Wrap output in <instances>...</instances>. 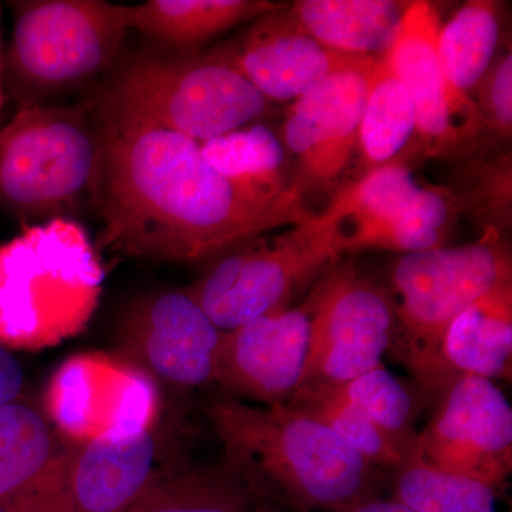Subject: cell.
Segmentation results:
<instances>
[{"mask_svg": "<svg viewBox=\"0 0 512 512\" xmlns=\"http://www.w3.org/2000/svg\"><path fill=\"white\" fill-rule=\"evenodd\" d=\"M103 126L94 201L103 221L94 244L99 254L201 261L316 215L295 187L266 197L229 180L191 138L161 128Z\"/></svg>", "mask_w": 512, "mask_h": 512, "instance_id": "6da1fadb", "label": "cell"}, {"mask_svg": "<svg viewBox=\"0 0 512 512\" xmlns=\"http://www.w3.org/2000/svg\"><path fill=\"white\" fill-rule=\"evenodd\" d=\"M208 416L225 464L261 504L336 512L377 497L380 468L291 404L255 407L225 397L210 404Z\"/></svg>", "mask_w": 512, "mask_h": 512, "instance_id": "7a4b0ae2", "label": "cell"}, {"mask_svg": "<svg viewBox=\"0 0 512 512\" xmlns=\"http://www.w3.org/2000/svg\"><path fill=\"white\" fill-rule=\"evenodd\" d=\"M113 127H153L204 144L252 126L272 103L208 53L151 46L117 60L87 97Z\"/></svg>", "mask_w": 512, "mask_h": 512, "instance_id": "3957f363", "label": "cell"}, {"mask_svg": "<svg viewBox=\"0 0 512 512\" xmlns=\"http://www.w3.org/2000/svg\"><path fill=\"white\" fill-rule=\"evenodd\" d=\"M104 276L76 220L25 227L0 245V345L42 350L79 335L99 306Z\"/></svg>", "mask_w": 512, "mask_h": 512, "instance_id": "277c9868", "label": "cell"}, {"mask_svg": "<svg viewBox=\"0 0 512 512\" xmlns=\"http://www.w3.org/2000/svg\"><path fill=\"white\" fill-rule=\"evenodd\" d=\"M104 136L87 99L16 111L0 130V208L26 227L94 208Z\"/></svg>", "mask_w": 512, "mask_h": 512, "instance_id": "5b68a950", "label": "cell"}, {"mask_svg": "<svg viewBox=\"0 0 512 512\" xmlns=\"http://www.w3.org/2000/svg\"><path fill=\"white\" fill-rule=\"evenodd\" d=\"M13 29L0 80L18 110L52 106L99 84L119 60L130 6L103 0L10 3Z\"/></svg>", "mask_w": 512, "mask_h": 512, "instance_id": "8992f818", "label": "cell"}, {"mask_svg": "<svg viewBox=\"0 0 512 512\" xmlns=\"http://www.w3.org/2000/svg\"><path fill=\"white\" fill-rule=\"evenodd\" d=\"M511 282V248L494 228H484L480 238L460 247L400 256L389 269L387 291L396 312L390 352L426 392L443 393L440 348L448 326L488 292Z\"/></svg>", "mask_w": 512, "mask_h": 512, "instance_id": "52a82bcc", "label": "cell"}, {"mask_svg": "<svg viewBox=\"0 0 512 512\" xmlns=\"http://www.w3.org/2000/svg\"><path fill=\"white\" fill-rule=\"evenodd\" d=\"M345 255L328 222L311 220L229 249L187 288L222 332L285 311Z\"/></svg>", "mask_w": 512, "mask_h": 512, "instance_id": "ba28073f", "label": "cell"}, {"mask_svg": "<svg viewBox=\"0 0 512 512\" xmlns=\"http://www.w3.org/2000/svg\"><path fill=\"white\" fill-rule=\"evenodd\" d=\"M345 254L382 249L412 254L444 247L460 207L447 187H427L404 164L367 171L319 212Z\"/></svg>", "mask_w": 512, "mask_h": 512, "instance_id": "9c48e42d", "label": "cell"}, {"mask_svg": "<svg viewBox=\"0 0 512 512\" xmlns=\"http://www.w3.org/2000/svg\"><path fill=\"white\" fill-rule=\"evenodd\" d=\"M303 303L311 313V345L298 390L342 386L383 365L396 335L386 288L340 261Z\"/></svg>", "mask_w": 512, "mask_h": 512, "instance_id": "30bf717a", "label": "cell"}, {"mask_svg": "<svg viewBox=\"0 0 512 512\" xmlns=\"http://www.w3.org/2000/svg\"><path fill=\"white\" fill-rule=\"evenodd\" d=\"M45 414L63 439L83 444L111 431L153 429L160 394L153 376L131 360L82 353L50 379Z\"/></svg>", "mask_w": 512, "mask_h": 512, "instance_id": "8fae6325", "label": "cell"}, {"mask_svg": "<svg viewBox=\"0 0 512 512\" xmlns=\"http://www.w3.org/2000/svg\"><path fill=\"white\" fill-rule=\"evenodd\" d=\"M377 60L365 57L332 74L286 111L281 141L295 161L292 185L306 200L333 192L349 170Z\"/></svg>", "mask_w": 512, "mask_h": 512, "instance_id": "7c38bea8", "label": "cell"}, {"mask_svg": "<svg viewBox=\"0 0 512 512\" xmlns=\"http://www.w3.org/2000/svg\"><path fill=\"white\" fill-rule=\"evenodd\" d=\"M416 451L430 466L504 493L512 470V409L493 380L460 376L441 393Z\"/></svg>", "mask_w": 512, "mask_h": 512, "instance_id": "4fadbf2b", "label": "cell"}, {"mask_svg": "<svg viewBox=\"0 0 512 512\" xmlns=\"http://www.w3.org/2000/svg\"><path fill=\"white\" fill-rule=\"evenodd\" d=\"M440 19L430 2H410L383 57L413 101L417 141L427 157H463L484 134L473 97L448 89L439 63Z\"/></svg>", "mask_w": 512, "mask_h": 512, "instance_id": "5bb4252c", "label": "cell"}, {"mask_svg": "<svg viewBox=\"0 0 512 512\" xmlns=\"http://www.w3.org/2000/svg\"><path fill=\"white\" fill-rule=\"evenodd\" d=\"M222 333L187 289L148 296L120 326L131 362L180 387L215 382Z\"/></svg>", "mask_w": 512, "mask_h": 512, "instance_id": "9a60e30c", "label": "cell"}, {"mask_svg": "<svg viewBox=\"0 0 512 512\" xmlns=\"http://www.w3.org/2000/svg\"><path fill=\"white\" fill-rule=\"evenodd\" d=\"M286 8L252 20L245 32L208 55L237 70L271 103L301 99L332 74L370 57L320 45L289 19Z\"/></svg>", "mask_w": 512, "mask_h": 512, "instance_id": "2e32d148", "label": "cell"}, {"mask_svg": "<svg viewBox=\"0 0 512 512\" xmlns=\"http://www.w3.org/2000/svg\"><path fill=\"white\" fill-rule=\"evenodd\" d=\"M311 345V313H271L222 333L215 382L256 402L288 403L301 386Z\"/></svg>", "mask_w": 512, "mask_h": 512, "instance_id": "e0dca14e", "label": "cell"}, {"mask_svg": "<svg viewBox=\"0 0 512 512\" xmlns=\"http://www.w3.org/2000/svg\"><path fill=\"white\" fill-rule=\"evenodd\" d=\"M153 429L116 430L70 444L63 477L67 512H127L160 474Z\"/></svg>", "mask_w": 512, "mask_h": 512, "instance_id": "ac0fdd59", "label": "cell"}, {"mask_svg": "<svg viewBox=\"0 0 512 512\" xmlns=\"http://www.w3.org/2000/svg\"><path fill=\"white\" fill-rule=\"evenodd\" d=\"M511 365L512 282L488 292L458 315L440 348L446 386L460 376L511 379Z\"/></svg>", "mask_w": 512, "mask_h": 512, "instance_id": "d6986e66", "label": "cell"}, {"mask_svg": "<svg viewBox=\"0 0 512 512\" xmlns=\"http://www.w3.org/2000/svg\"><path fill=\"white\" fill-rule=\"evenodd\" d=\"M285 8L269 0H148L130 6L128 19L130 29L154 46L201 53L202 47L228 30Z\"/></svg>", "mask_w": 512, "mask_h": 512, "instance_id": "ffe728a7", "label": "cell"}, {"mask_svg": "<svg viewBox=\"0 0 512 512\" xmlns=\"http://www.w3.org/2000/svg\"><path fill=\"white\" fill-rule=\"evenodd\" d=\"M410 2L299 0L289 19L320 45L345 55L382 57L392 45Z\"/></svg>", "mask_w": 512, "mask_h": 512, "instance_id": "44dd1931", "label": "cell"}, {"mask_svg": "<svg viewBox=\"0 0 512 512\" xmlns=\"http://www.w3.org/2000/svg\"><path fill=\"white\" fill-rule=\"evenodd\" d=\"M66 451L35 404L20 397L0 407V497L63 480Z\"/></svg>", "mask_w": 512, "mask_h": 512, "instance_id": "7402d4cb", "label": "cell"}, {"mask_svg": "<svg viewBox=\"0 0 512 512\" xmlns=\"http://www.w3.org/2000/svg\"><path fill=\"white\" fill-rule=\"evenodd\" d=\"M417 140V117L413 101L402 82L379 57L359 130V150L367 171L384 165L403 164L402 154Z\"/></svg>", "mask_w": 512, "mask_h": 512, "instance_id": "603a6c76", "label": "cell"}, {"mask_svg": "<svg viewBox=\"0 0 512 512\" xmlns=\"http://www.w3.org/2000/svg\"><path fill=\"white\" fill-rule=\"evenodd\" d=\"M261 501L227 466L160 473L127 512H256Z\"/></svg>", "mask_w": 512, "mask_h": 512, "instance_id": "cb8c5ba5", "label": "cell"}, {"mask_svg": "<svg viewBox=\"0 0 512 512\" xmlns=\"http://www.w3.org/2000/svg\"><path fill=\"white\" fill-rule=\"evenodd\" d=\"M500 40L498 5L490 0H470L441 26L437 52L448 89L471 97L488 67L494 62Z\"/></svg>", "mask_w": 512, "mask_h": 512, "instance_id": "d4e9b609", "label": "cell"}, {"mask_svg": "<svg viewBox=\"0 0 512 512\" xmlns=\"http://www.w3.org/2000/svg\"><path fill=\"white\" fill-rule=\"evenodd\" d=\"M201 151L215 170L258 194L281 197L293 187L286 177L284 144L262 124L201 144Z\"/></svg>", "mask_w": 512, "mask_h": 512, "instance_id": "484cf974", "label": "cell"}, {"mask_svg": "<svg viewBox=\"0 0 512 512\" xmlns=\"http://www.w3.org/2000/svg\"><path fill=\"white\" fill-rule=\"evenodd\" d=\"M500 494L476 478L430 466L416 448L394 470L392 500L416 512H497Z\"/></svg>", "mask_w": 512, "mask_h": 512, "instance_id": "4316f807", "label": "cell"}, {"mask_svg": "<svg viewBox=\"0 0 512 512\" xmlns=\"http://www.w3.org/2000/svg\"><path fill=\"white\" fill-rule=\"evenodd\" d=\"M323 389L332 390L340 399L355 406L397 446L412 454L419 434L416 421L423 403L412 387L389 369L380 365L342 386Z\"/></svg>", "mask_w": 512, "mask_h": 512, "instance_id": "83f0119b", "label": "cell"}, {"mask_svg": "<svg viewBox=\"0 0 512 512\" xmlns=\"http://www.w3.org/2000/svg\"><path fill=\"white\" fill-rule=\"evenodd\" d=\"M288 404L326 424L370 466L396 470L410 456L369 417L332 390H298Z\"/></svg>", "mask_w": 512, "mask_h": 512, "instance_id": "f1b7e54d", "label": "cell"}, {"mask_svg": "<svg viewBox=\"0 0 512 512\" xmlns=\"http://www.w3.org/2000/svg\"><path fill=\"white\" fill-rule=\"evenodd\" d=\"M456 187L450 188L460 212H467L484 228L507 237L512 222V156L510 151L464 158L458 164Z\"/></svg>", "mask_w": 512, "mask_h": 512, "instance_id": "f546056e", "label": "cell"}, {"mask_svg": "<svg viewBox=\"0 0 512 512\" xmlns=\"http://www.w3.org/2000/svg\"><path fill=\"white\" fill-rule=\"evenodd\" d=\"M476 103L484 133L490 131L498 140L510 141L512 136V53L494 59L480 82L474 87Z\"/></svg>", "mask_w": 512, "mask_h": 512, "instance_id": "4dcf8cb0", "label": "cell"}, {"mask_svg": "<svg viewBox=\"0 0 512 512\" xmlns=\"http://www.w3.org/2000/svg\"><path fill=\"white\" fill-rule=\"evenodd\" d=\"M0 512H67L63 480L26 493L3 495Z\"/></svg>", "mask_w": 512, "mask_h": 512, "instance_id": "1f68e13d", "label": "cell"}, {"mask_svg": "<svg viewBox=\"0 0 512 512\" xmlns=\"http://www.w3.org/2000/svg\"><path fill=\"white\" fill-rule=\"evenodd\" d=\"M25 370L12 350L0 345V407L22 397Z\"/></svg>", "mask_w": 512, "mask_h": 512, "instance_id": "d6a6232c", "label": "cell"}, {"mask_svg": "<svg viewBox=\"0 0 512 512\" xmlns=\"http://www.w3.org/2000/svg\"><path fill=\"white\" fill-rule=\"evenodd\" d=\"M336 512H416L393 500L373 497Z\"/></svg>", "mask_w": 512, "mask_h": 512, "instance_id": "836d02e7", "label": "cell"}, {"mask_svg": "<svg viewBox=\"0 0 512 512\" xmlns=\"http://www.w3.org/2000/svg\"><path fill=\"white\" fill-rule=\"evenodd\" d=\"M256 512H275L272 510H268V507H265L264 504L259 505L258 510Z\"/></svg>", "mask_w": 512, "mask_h": 512, "instance_id": "e575fe53", "label": "cell"}, {"mask_svg": "<svg viewBox=\"0 0 512 512\" xmlns=\"http://www.w3.org/2000/svg\"><path fill=\"white\" fill-rule=\"evenodd\" d=\"M2 103H3V86H2V80H0V110H2Z\"/></svg>", "mask_w": 512, "mask_h": 512, "instance_id": "d590c367", "label": "cell"}]
</instances>
